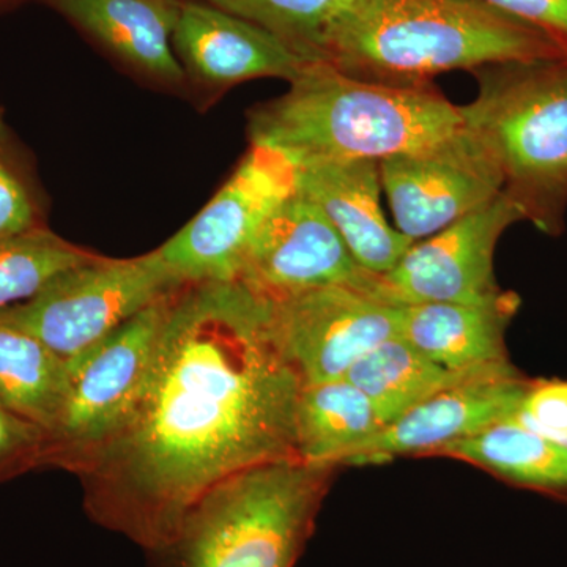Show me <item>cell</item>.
Masks as SVG:
<instances>
[{"instance_id":"obj_2","label":"cell","mask_w":567,"mask_h":567,"mask_svg":"<svg viewBox=\"0 0 567 567\" xmlns=\"http://www.w3.org/2000/svg\"><path fill=\"white\" fill-rule=\"evenodd\" d=\"M278 99L248 114L249 141L298 164L380 159L421 151L464 126L462 106L434 85L380 84L308 62Z\"/></svg>"},{"instance_id":"obj_16","label":"cell","mask_w":567,"mask_h":567,"mask_svg":"<svg viewBox=\"0 0 567 567\" xmlns=\"http://www.w3.org/2000/svg\"><path fill=\"white\" fill-rule=\"evenodd\" d=\"M298 167V192L330 219L358 265L372 275L393 270L415 241L386 221L379 162L346 159Z\"/></svg>"},{"instance_id":"obj_10","label":"cell","mask_w":567,"mask_h":567,"mask_svg":"<svg viewBox=\"0 0 567 567\" xmlns=\"http://www.w3.org/2000/svg\"><path fill=\"white\" fill-rule=\"evenodd\" d=\"M525 221L505 193L425 240H417L393 270L377 275L372 297L391 306L483 303L503 293L495 279L499 237Z\"/></svg>"},{"instance_id":"obj_11","label":"cell","mask_w":567,"mask_h":567,"mask_svg":"<svg viewBox=\"0 0 567 567\" xmlns=\"http://www.w3.org/2000/svg\"><path fill=\"white\" fill-rule=\"evenodd\" d=\"M379 171L395 229L413 241L440 233L503 192L498 163L465 123L434 145L380 159Z\"/></svg>"},{"instance_id":"obj_7","label":"cell","mask_w":567,"mask_h":567,"mask_svg":"<svg viewBox=\"0 0 567 567\" xmlns=\"http://www.w3.org/2000/svg\"><path fill=\"white\" fill-rule=\"evenodd\" d=\"M171 295L69 363V395L58 423L44 435L40 466L74 473L117 427L147 374Z\"/></svg>"},{"instance_id":"obj_19","label":"cell","mask_w":567,"mask_h":567,"mask_svg":"<svg viewBox=\"0 0 567 567\" xmlns=\"http://www.w3.org/2000/svg\"><path fill=\"white\" fill-rule=\"evenodd\" d=\"M382 427L371 401L347 379L301 388L295 412L301 461L339 468L350 451Z\"/></svg>"},{"instance_id":"obj_12","label":"cell","mask_w":567,"mask_h":567,"mask_svg":"<svg viewBox=\"0 0 567 567\" xmlns=\"http://www.w3.org/2000/svg\"><path fill=\"white\" fill-rule=\"evenodd\" d=\"M237 281L264 298L323 286L353 287L371 295L375 275L358 265L330 219L298 192L254 235Z\"/></svg>"},{"instance_id":"obj_4","label":"cell","mask_w":567,"mask_h":567,"mask_svg":"<svg viewBox=\"0 0 567 567\" xmlns=\"http://www.w3.org/2000/svg\"><path fill=\"white\" fill-rule=\"evenodd\" d=\"M336 470L287 457L226 477L147 551L151 567H295Z\"/></svg>"},{"instance_id":"obj_24","label":"cell","mask_w":567,"mask_h":567,"mask_svg":"<svg viewBox=\"0 0 567 567\" xmlns=\"http://www.w3.org/2000/svg\"><path fill=\"white\" fill-rule=\"evenodd\" d=\"M47 216L35 167L0 107V237L48 227Z\"/></svg>"},{"instance_id":"obj_1","label":"cell","mask_w":567,"mask_h":567,"mask_svg":"<svg viewBox=\"0 0 567 567\" xmlns=\"http://www.w3.org/2000/svg\"><path fill=\"white\" fill-rule=\"evenodd\" d=\"M301 388L264 297L238 281L185 284L132 405L73 473L85 513L145 551L162 547L226 477L298 457Z\"/></svg>"},{"instance_id":"obj_15","label":"cell","mask_w":567,"mask_h":567,"mask_svg":"<svg viewBox=\"0 0 567 567\" xmlns=\"http://www.w3.org/2000/svg\"><path fill=\"white\" fill-rule=\"evenodd\" d=\"M61 14L112 62L152 87L188 92L175 58L178 0H33Z\"/></svg>"},{"instance_id":"obj_14","label":"cell","mask_w":567,"mask_h":567,"mask_svg":"<svg viewBox=\"0 0 567 567\" xmlns=\"http://www.w3.org/2000/svg\"><path fill=\"white\" fill-rule=\"evenodd\" d=\"M173 50L188 91L210 100L260 78L292 82L308 63L264 29L196 0H178Z\"/></svg>"},{"instance_id":"obj_17","label":"cell","mask_w":567,"mask_h":567,"mask_svg":"<svg viewBox=\"0 0 567 567\" xmlns=\"http://www.w3.org/2000/svg\"><path fill=\"white\" fill-rule=\"evenodd\" d=\"M520 305L503 290L483 303L398 306V336L450 371L509 363L506 331Z\"/></svg>"},{"instance_id":"obj_20","label":"cell","mask_w":567,"mask_h":567,"mask_svg":"<svg viewBox=\"0 0 567 567\" xmlns=\"http://www.w3.org/2000/svg\"><path fill=\"white\" fill-rule=\"evenodd\" d=\"M487 368L450 371L394 336L361 357L344 379L371 401L385 427L432 395Z\"/></svg>"},{"instance_id":"obj_25","label":"cell","mask_w":567,"mask_h":567,"mask_svg":"<svg viewBox=\"0 0 567 567\" xmlns=\"http://www.w3.org/2000/svg\"><path fill=\"white\" fill-rule=\"evenodd\" d=\"M513 421L567 447V380L529 379Z\"/></svg>"},{"instance_id":"obj_18","label":"cell","mask_w":567,"mask_h":567,"mask_svg":"<svg viewBox=\"0 0 567 567\" xmlns=\"http://www.w3.org/2000/svg\"><path fill=\"white\" fill-rule=\"evenodd\" d=\"M435 456L475 465L511 486L527 488L567 505V447L513 421L472 439L451 443Z\"/></svg>"},{"instance_id":"obj_6","label":"cell","mask_w":567,"mask_h":567,"mask_svg":"<svg viewBox=\"0 0 567 567\" xmlns=\"http://www.w3.org/2000/svg\"><path fill=\"white\" fill-rule=\"evenodd\" d=\"M159 248L130 259L93 257L55 276L31 300L0 320L35 336L66 363L144 309L185 286Z\"/></svg>"},{"instance_id":"obj_3","label":"cell","mask_w":567,"mask_h":567,"mask_svg":"<svg viewBox=\"0 0 567 567\" xmlns=\"http://www.w3.org/2000/svg\"><path fill=\"white\" fill-rule=\"evenodd\" d=\"M567 61L546 33L481 0H357L324 63L380 84L431 85L453 70Z\"/></svg>"},{"instance_id":"obj_27","label":"cell","mask_w":567,"mask_h":567,"mask_svg":"<svg viewBox=\"0 0 567 567\" xmlns=\"http://www.w3.org/2000/svg\"><path fill=\"white\" fill-rule=\"evenodd\" d=\"M494 9L527 22L565 52L567 59V0H481Z\"/></svg>"},{"instance_id":"obj_22","label":"cell","mask_w":567,"mask_h":567,"mask_svg":"<svg viewBox=\"0 0 567 567\" xmlns=\"http://www.w3.org/2000/svg\"><path fill=\"white\" fill-rule=\"evenodd\" d=\"M251 22L308 62H324L328 44L357 0H196Z\"/></svg>"},{"instance_id":"obj_8","label":"cell","mask_w":567,"mask_h":567,"mask_svg":"<svg viewBox=\"0 0 567 567\" xmlns=\"http://www.w3.org/2000/svg\"><path fill=\"white\" fill-rule=\"evenodd\" d=\"M300 167L270 145H249L241 162L210 203L159 246L183 282L237 281L254 235L298 193Z\"/></svg>"},{"instance_id":"obj_13","label":"cell","mask_w":567,"mask_h":567,"mask_svg":"<svg viewBox=\"0 0 567 567\" xmlns=\"http://www.w3.org/2000/svg\"><path fill=\"white\" fill-rule=\"evenodd\" d=\"M528 377L513 363L492 365L445 388L380 429L341 466L379 465L404 456H435L451 443L483 434L516 412Z\"/></svg>"},{"instance_id":"obj_23","label":"cell","mask_w":567,"mask_h":567,"mask_svg":"<svg viewBox=\"0 0 567 567\" xmlns=\"http://www.w3.org/2000/svg\"><path fill=\"white\" fill-rule=\"evenodd\" d=\"M96 256L50 227L0 237V315L31 300L55 276Z\"/></svg>"},{"instance_id":"obj_26","label":"cell","mask_w":567,"mask_h":567,"mask_svg":"<svg viewBox=\"0 0 567 567\" xmlns=\"http://www.w3.org/2000/svg\"><path fill=\"white\" fill-rule=\"evenodd\" d=\"M44 432L0 405V483L40 468Z\"/></svg>"},{"instance_id":"obj_28","label":"cell","mask_w":567,"mask_h":567,"mask_svg":"<svg viewBox=\"0 0 567 567\" xmlns=\"http://www.w3.org/2000/svg\"><path fill=\"white\" fill-rule=\"evenodd\" d=\"M21 2V0H0V9H7V7L13 6V3Z\"/></svg>"},{"instance_id":"obj_9","label":"cell","mask_w":567,"mask_h":567,"mask_svg":"<svg viewBox=\"0 0 567 567\" xmlns=\"http://www.w3.org/2000/svg\"><path fill=\"white\" fill-rule=\"evenodd\" d=\"M267 301L268 331L301 385L344 379L361 357L398 336V306L347 286Z\"/></svg>"},{"instance_id":"obj_5","label":"cell","mask_w":567,"mask_h":567,"mask_svg":"<svg viewBox=\"0 0 567 567\" xmlns=\"http://www.w3.org/2000/svg\"><path fill=\"white\" fill-rule=\"evenodd\" d=\"M465 126L498 163L503 193L525 221L558 237L567 213V61L509 62L475 71Z\"/></svg>"},{"instance_id":"obj_21","label":"cell","mask_w":567,"mask_h":567,"mask_svg":"<svg viewBox=\"0 0 567 567\" xmlns=\"http://www.w3.org/2000/svg\"><path fill=\"white\" fill-rule=\"evenodd\" d=\"M69 391V363L35 336L0 320V405L47 435Z\"/></svg>"}]
</instances>
